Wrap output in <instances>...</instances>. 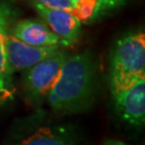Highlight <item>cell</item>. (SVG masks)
Returning <instances> with one entry per match:
<instances>
[{
	"instance_id": "3957f363",
	"label": "cell",
	"mask_w": 145,
	"mask_h": 145,
	"mask_svg": "<svg viewBox=\"0 0 145 145\" xmlns=\"http://www.w3.org/2000/svg\"><path fill=\"white\" fill-rule=\"evenodd\" d=\"M67 56V53L59 50L51 57L43 59L24 71L23 88L29 103L40 106L46 100L47 95Z\"/></svg>"
},
{
	"instance_id": "7c38bea8",
	"label": "cell",
	"mask_w": 145,
	"mask_h": 145,
	"mask_svg": "<svg viewBox=\"0 0 145 145\" xmlns=\"http://www.w3.org/2000/svg\"><path fill=\"white\" fill-rule=\"evenodd\" d=\"M103 145H129V144H127V143H125V142L119 140H106L103 143Z\"/></svg>"
},
{
	"instance_id": "8fae6325",
	"label": "cell",
	"mask_w": 145,
	"mask_h": 145,
	"mask_svg": "<svg viewBox=\"0 0 145 145\" xmlns=\"http://www.w3.org/2000/svg\"><path fill=\"white\" fill-rule=\"evenodd\" d=\"M31 2H36L40 5H46L50 8H56V9H62V10L69 11L74 13V8L70 0H30Z\"/></svg>"
},
{
	"instance_id": "7a4b0ae2",
	"label": "cell",
	"mask_w": 145,
	"mask_h": 145,
	"mask_svg": "<svg viewBox=\"0 0 145 145\" xmlns=\"http://www.w3.org/2000/svg\"><path fill=\"white\" fill-rule=\"evenodd\" d=\"M145 76V35L135 31L115 43L110 61L111 90L125 88Z\"/></svg>"
},
{
	"instance_id": "5b68a950",
	"label": "cell",
	"mask_w": 145,
	"mask_h": 145,
	"mask_svg": "<svg viewBox=\"0 0 145 145\" xmlns=\"http://www.w3.org/2000/svg\"><path fill=\"white\" fill-rule=\"evenodd\" d=\"M31 3L47 27L59 38L62 47H70L78 42L83 23L74 13L36 2Z\"/></svg>"
},
{
	"instance_id": "ba28073f",
	"label": "cell",
	"mask_w": 145,
	"mask_h": 145,
	"mask_svg": "<svg viewBox=\"0 0 145 145\" xmlns=\"http://www.w3.org/2000/svg\"><path fill=\"white\" fill-rule=\"evenodd\" d=\"M10 33L21 41L35 46L60 45V40L46 24L35 20H22L11 26ZM62 47V46H61Z\"/></svg>"
},
{
	"instance_id": "52a82bcc",
	"label": "cell",
	"mask_w": 145,
	"mask_h": 145,
	"mask_svg": "<svg viewBox=\"0 0 145 145\" xmlns=\"http://www.w3.org/2000/svg\"><path fill=\"white\" fill-rule=\"evenodd\" d=\"M13 9L9 1L0 0V105L12 102L15 98L13 72L7 57V38L12 26Z\"/></svg>"
},
{
	"instance_id": "9c48e42d",
	"label": "cell",
	"mask_w": 145,
	"mask_h": 145,
	"mask_svg": "<svg viewBox=\"0 0 145 145\" xmlns=\"http://www.w3.org/2000/svg\"><path fill=\"white\" fill-rule=\"evenodd\" d=\"M74 14L83 24H89L108 15L127 3L128 0H70Z\"/></svg>"
},
{
	"instance_id": "6da1fadb",
	"label": "cell",
	"mask_w": 145,
	"mask_h": 145,
	"mask_svg": "<svg viewBox=\"0 0 145 145\" xmlns=\"http://www.w3.org/2000/svg\"><path fill=\"white\" fill-rule=\"evenodd\" d=\"M98 87L97 62L90 52L67 56L46 101L62 114L81 113L93 105Z\"/></svg>"
},
{
	"instance_id": "277c9868",
	"label": "cell",
	"mask_w": 145,
	"mask_h": 145,
	"mask_svg": "<svg viewBox=\"0 0 145 145\" xmlns=\"http://www.w3.org/2000/svg\"><path fill=\"white\" fill-rule=\"evenodd\" d=\"M116 114L127 124L141 127L145 123V76L125 88L111 90Z\"/></svg>"
},
{
	"instance_id": "8992f818",
	"label": "cell",
	"mask_w": 145,
	"mask_h": 145,
	"mask_svg": "<svg viewBox=\"0 0 145 145\" xmlns=\"http://www.w3.org/2000/svg\"><path fill=\"white\" fill-rule=\"evenodd\" d=\"M60 45L52 46H35L21 41L9 32L7 38V57L12 72L25 71L43 59L61 50Z\"/></svg>"
},
{
	"instance_id": "30bf717a",
	"label": "cell",
	"mask_w": 145,
	"mask_h": 145,
	"mask_svg": "<svg viewBox=\"0 0 145 145\" xmlns=\"http://www.w3.org/2000/svg\"><path fill=\"white\" fill-rule=\"evenodd\" d=\"M18 145H82V143L71 129L55 126L38 129Z\"/></svg>"
}]
</instances>
